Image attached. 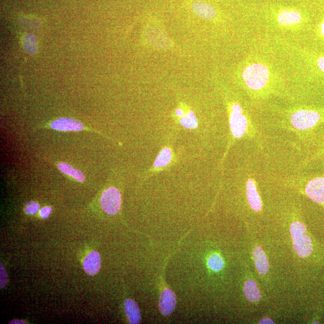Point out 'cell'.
I'll return each mask as SVG.
<instances>
[{
    "label": "cell",
    "mask_w": 324,
    "mask_h": 324,
    "mask_svg": "<svg viewBox=\"0 0 324 324\" xmlns=\"http://www.w3.org/2000/svg\"><path fill=\"white\" fill-rule=\"evenodd\" d=\"M279 105L272 102L254 110L258 125L269 137L274 133L291 136L286 143L296 156L308 147L316 130L324 124V105L288 102Z\"/></svg>",
    "instance_id": "6da1fadb"
},
{
    "label": "cell",
    "mask_w": 324,
    "mask_h": 324,
    "mask_svg": "<svg viewBox=\"0 0 324 324\" xmlns=\"http://www.w3.org/2000/svg\"><path fill=\"white\" fill-rule=\"evenodd\" d=\"M238 83L253 111L275 98L294 102L287 77L268 60L252 55L240 65Z\"/></svg>",
    "instance_id": "7a4b0ae2"
},
{
    "label": "cell",
    "mask_w": 324,
    "mask_h": 324,
    "mask_svg": "<svg viewBox=\"0 0 324 324\" xmlns=\"http://www.w3.org/2000/svg\"><path fill=\"white\" fill-rule=\"evenodd\" d=\"M222 90L229 129L228 141L220 165L223 178L227 155L238 141H247L263 153L270 144V139L258 125L253 109L243 93L234 91L225 86Z\"/></svg>",
    "instance_id": "3957f363"
},
{
    "label": "cell",
    "mask_w": 324,
    "mask_h": 324,
    "mask_svg": "<svg viewBox=\"0 0 324 324\" xmlns=\"http://www.w3.org/2000/svg\"><path fill=\"white\" fill-rule=\"evenodd\" d=\"M264 179L268 184L306 196L324 209V171L288 174L275 172L266 167Z\"/></svg>",
    "instance_id": "277c9868"
},
{
    "label": "cell",
    "mask_w": 324,
    "mask_h": 324,
    "mask_svg": "<svg viewBox=\"0 0 324 324\" xmlns=\"http://www.w3.org/2000/svg\"><path fill=\"white\" fill-rule=\"evenodd\" d=\"M296 157L297 160L285 173H302L324 164V124L316 130L309 146Z\"/></svg>",
    "instance_id": "5b68a950"
},
{
    "label": "cell",
    "mask_w": 324,
    "mask_h": 324,
    "mask_svg": "<svg viewBox=\"0 0 324 324\" xmlns=\"http://www.w3.org/2000/svg\"><path fill=\"white\" fill-rule=\"evenodd\" d=\"M304 22V18L298 10L284 9L277 13L274 20V25L272 28L278 30L279 32H298L305 27L303 26Z\"/></svg>",
    "instance_id": "8992f818"
},
{
    "label": "cell",
    "mask_w": 324,
    "mask_h": 324,
    "mask_svg": "<svg viewBox=\"0 0 324 324\" xmlns=\"http://www.w3.org/2000/svg\"><path fill=\"white\" fill-rule=\"evenodd\" d=\"M251 249L257 273L260 278L267 279L268 277L270 270V263L267 253L260 244L255 241L251 243Z\"/></svg>",
    "instance_id": "52a82bcc"
},
{
    "label": "cell",
    "mask_w": 324,
    "mask_h": 324,
    "mask_svg": "<svg viewBox=\"0 0 324 324\" xmlns=\"http://www.w3.org/2000/svg\"><path fill=\"white\" fill-rule=\"evenodd\" d=\"M102 208L109 215H115L120 212L122 205V196L118 189L109 188L103 193L101 198Z\"/></svg>",
    "instance_id": "ba28073f"
},
{
    "label": "cell",
    "mask_w": 324,
    "mask_h": 324,
    "mask_svg": "<svg viewBox=\"0 0 324 324\" xmlns=\"http://www.w3.org/2000/svg\"><path fill=\"white\" fill-rule=\"evenodd\" d=\"M244 297L251 304L257 305L260 303L262 294L257 282L251 271H248V275L244 280L243 285Z\"/></svg>",
    "instance_id": "9c48e42d"
},
{
    "label": "cell",
    "mask_w": 324,
    "mask_h": 324,
    "mask_svg": "<svg viewBox=\"0 0 324 324\" xmlns=\"http://www.w3.org/2000/svg\"><path fill=\"white\" fill-rule=\"evenodd\" d=\"M177 305V296L171 289L165 288L161 293L158 308L161 314L165 316H170Z\"/></svg>",
    "instance_id": "30bf717a"
},
{
    "label": "cell",
    "mask_w": 324,
    "mask_h": 324,
    "mask_svg": "<svg viewBox=\"0 0 324 324\" xmlns=\"http://www.w3.org/2000/svg\"><path fill=\"white\" fill-rule=\"evenodd\" d=\"M172 158H173V153L171 148L169 147L162 148L154 161L152 168L148 171V174H151L153 172L161 171L167 168L171 164Z\"/></svg>",
    "instance_id": "8fae6325"
},
{
    "label": "cell",
    "mask_w": 324,
    "mask_h": 324,
    "mask_svg": "<svg viewBox=\"0 0 324 324\" xmlns=\"http://www.w3.org/2000/svg\"><path fill=\"white\" fill-rule=\"evenodd\" d=\"M192 10L200 18L212 20L216 18L217 12L214 7L202 1H195L192 5Z\"/></svg>",
    "instance_id": "7c38bea8"
},
{
    "label": "cell",
    "mask_w": 324,
    "mask_h": 324,
    "mask_svg": "<svg viewBox=\"0 0 324 324\" xmlns=\"http://www.w3.org/2000/svg\"><path fill=\"white\" fill-rule=\"evenodd\" d=\"M52 129L59 131H80L84 127L82 124L73 119L62 118L54 121L51 124Z\"/></svg>",
    "instance_id": "4fadbf2b"
},
{
    "label": "cell",
    "mask_w": 324,
    "mask_h": 324,
    "mask_svg": "<svg viewBox=\"0 0 324 324\" xmlns=\"http://www.w3.org/2000/svg\"><path fill=\"white\" fill-rule=\"evenodd\" d=\"M101 257L97 251H91L85 258L84 268L86 273L89 275H95L101 269Z\"/></svg>",
    "instance_id": "5bb4252c"
},
{
    "label": "cell",
    "mask_w": 324,
    "mask_h": 324,
    "mask_svg": "<svg viewBox=\"0 0 324 324\" xmlns=\"http://www.w3.org/2000/svg\"><path fill=\"white\" fill-rule=\"evenodd\" d=\"M124 308L127 318L131 324H138L141 321V314L138 306L132 299H127Z\"/></svg>",
    "instance_id": "9a60e30c"
},
{
    "label": "cell",
    "mask_w": 324,
    "mask_h": 324,
    "mask_svg": "<svg viewBox=\"0 0 324 324\" xmlns=\"http://www.w3.org/2000/svg\"><path fill=\"white\" fill-rule=\"evenodd\" d=\"M178 120L180 125L186 129H197L199 126L197 117L191 109H184L183 115Z\"/></svg>",
    "instance_id": "2e32d148"
},
{
    "label": "cell",
    "mask_w": 324,
    "mask_h": 324,
    "mask_svg": "<svg viewBox=\"0 0 324 324\" xmlns=\"http://www.w3.org/2000/svg\"><path fill=\"white\" fill-rule=\"evenodd\" d=\"M58 167L63 174L70 175L79 182H84L85 180L84 175L82 172L76 170L67 164L60 163L58 165Z\"/></svg>",
    "instance_id": "e0dca14e"
},
{
    "label": "cell",
    "mask_w": 324,
    "mask_h": 324,
    "mask_svg": "<svg viewBox=\"0 0 324 324\" xmlns=\"http://www.w3.org/2000/svg\"><path fill=\"white\" fill-rule=\"evenodd\" d=\"M225 261L221 255L213 253L210 255L207 260V265L210 270L215 272L222 271L225 267Z\"/></svg>",
    "instance_id": "ac0fdd59"
},
{
    "label": "cell",
    "mask_w": 324,
    "mask_h": 324,
    "mask_svg": "<svg viewBox=\"0 0 324 324\" xmlns=\"http://www.w3.org/2000/svg\"><path fill=\"white\" fill-rule=\"evenodd\" d=\"M39 209L40 205L37 202L32 201L27 203L26 206L25 211L28 215H34V214L39 211Z\"/></svg>",
    "instance_id": "d6986e66"
},
{
    "label": "cell",
    "mask_w": 324,
    "mask_h": 324,
    "mask_svg": "<svg viewBox=\"0 0 324 324\" xmlns=\"http://www.w3.org/2000/svg\"><path fill=\"white\" fill-rule=\"evenodd\" d=\"M0 267H1V282H0V284H1V289L4 288L7 282H8V275H7L6 271L4 267L3 266L2 264L0 265Z\"/></svg>",
    "instance_id": "ffe728a7"
},
{
    "label": "cell",
    "mask_w": 324,
    "mask_h": 324,
    "mask_svg": "<svg viewBox=\"0 0 324 324\" xmlns=\"http://www.w3.org/2000/svg\"><path fill=\"white\" fill-rule=\"evenodd\" d=\"M316 35L324 40V20L317 26Z\"/></svg>",
    "instance_id": "44dd1931"
},
{
    "label": "cell",
    "mask_w": 324,
    "mask_h": 324,
    "mask_svg": "<svg viewBox=\"0 0 324 324\" xmlns=\"http://www.w3.org/2000/svg\"><path fill=\"white\" fill-rule=\"evenodd\" d=\"M52 212V209L50 206H45L40 210V215L42 218L46 219L50 216Z\"/></svg>",
    "instance_id": "7402d4cb"
},
{
    "label": "cell",
    "mask_w": 324,
    "mask_h": 324,
    "mask_svg": "<svg viewBox=\"0 0 324 324\" xmlns=\"http://www.w3.org/2000/svg\"><path fill=\"white\" fill-rule=\"evenodd\" d=\"M258 323L260 324H271L275 323L274 320L270 318V317H264V318H262Z\"/></svg>",
    "instance_id": "603a6c76"
},
{
    "label": "cell",
    "mask_w": 324,
    "mask_h": 324,
    "mask_svg": "<svg viewBox=\"0 0 324 324\" xmlns=\"http://www.w3.org/2000/svg\"><path fill=\"white\" fill-rule=\"evenodd\" d=\"M10 323H26V322H24L22 321V320H13V321L10 322Z\"/></svg>",
    "instance_id": "cb8c5ba5"
}]
</instances>
